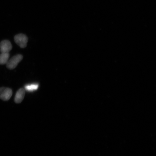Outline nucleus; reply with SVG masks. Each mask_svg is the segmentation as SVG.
<instances>
[{
	"mask_svg": "<svg viewBox=\"0 0 156 156\" xmlns=\"http://www.w3.org/2000/svg\"><path fill=\"white\" fill-rule=\"evenodd\" d=\"M23 56L20 54L17 55L13 56L11 59L8 60L6 63V67L9 69H14L18 64L23 59Z\"/></svg>",
	"mask_w": 156,
	"mask_h": 156,
	"instance_id": "obj_1",
	"label": "nucleus"
},
{
	"mask_svg": "<svg viewBox=\"0 0 156 156\" xmlns=\"http://www.w3.org/2000/svg\"><path fill=\"white\" fill-rule=\"evenodd\" d=\"M12 91L10 88L8 87L0 88V98L3 101H8L12 96Z\"/></svg>",
	"mask_w": 156,
	"mask_h": 156,
	"instance_id": "obj_3",
	"label": "nucleus"
},
{
	"mask_svg": "<svg viewBox=\"0 0 156 156\" xmlns=\"http://www.w3.org/2000/svg\"><path fill=\"white\" fill-rule=\"evenodd\" d=\"M38 84H32L26 85L25 87V89L27 91H32L37 90L38 89Z\"/></svg>",
	"mask_w": 156,
	"mask_h": 156,
	"instance_id": "obj_7",
	"label": "nucleus"
},
{
	"mask_svg": "<svg viewBox=\"0 0 156 156\" xmlns=\"http://www.w3.org/2000/svg\"><path fill=\"white\" fill-rule=\"evenodd\" d=\"M14 40L16 43L22 48L26 47L28 42V37L26 35L23 34H19L16 35Z\"/></svg>",
	"mask_w": 156,
	"mask_h": 156,
	"instance_id": "obj_2",
	"label": "nucleus"
},
{
	"mask_svg": "<svg viewBox=\"0 0 156 156\" xmlns=\"http://www.w3.org/2000/svg\"><path fill=\"white\" fill-rule=\"evenodd\" d=\"M25 91L23 88L20 89L16 94L15 98V102L16 103H20L22 102L25 95Z\"/></svg>",
	"mask_w": 156,
	"mask_h": 156,
	"instance_id": "obj_5",
	"label": "nucleus"
},
{
	"mask_svg": "<svg viewBox=\"0 0 156 156\" xmlns=\"http://www.w3.org/2000/svg\"><path fill=\"white\" fill-rule=\"evenodd\" d=\"M12 48V45L9 40H3L0 43V50L1 53H9Z\"/></svg>",
	"mask_w": 156,
	"mask_h": 156,
	"instance_id": "obj_4",
	"label": "nucleus"
},
{
	"mask_svg": "<svg viewBox=\"0 0 156 156\" xmlns=\"http://www.w3.org/2000/svg\"><path fill=\"white\" fill-rule=\"evenodd\" d=\"M9 53H2L0 54V65L6 64L9 60Z\"/></svg>",
	"mask_w": 156,
	"mask_h": 156,
	"instance_id": "obj_6",
	"label": "nucleus"
}]
</instances>
